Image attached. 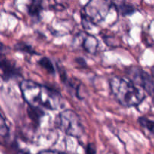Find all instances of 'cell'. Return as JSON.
Returning a JSON list of instances; mask_svg holds the SVG:
<instances>
[{"label":"cell","instance_id":"cell-18","mask_svg":"<svg viewBox=\"0 0 154 154\" xmlns=\"http://www.w3.org/2000/svg\"><path fill=\"white\" fill-rule=\"evenodd\" d=\"M152 78H153V79H154V67L152 68Z\"/></svg>","mask_w":154,"mask_h":154},{"label":"cell","instance_id":"cell-6","mask_svg":"<svg viewBox=\"0 0 154 154\" xmlns=\"http://www.w3.org/2000/svg\"><path fill=\"white\" fill-rule=\"evenodd\" d=\"M60 79L63 82L68 90L69 91L70 94H74L78 99L82 100L83 98V95L80 93L82 84L79 82V80L75 78H69L65 71H61L60 72Z\"/></svg>","mask_w":154,"mask_h":154},{"label":"cell","instance_id":"cell-4","mask_svg":"<svg viewBox=\"0 0 154 154\" xmlns=\"http://www.w3.org/2000/svg\"><path fill=\"white\" fill-rule=\"evenodd\" d=\"M58 128L66 135L80 137L84 134V127L79 115L72 109H64L57 116Z\"/></svg>","mask_w":154,"mask_h":154},{"label":"cell","instance_id":"cell-11","mask_svg":"<svg viewBox=\"0 0 154 154\" xmlns=\"http://www.w3.org/2000/svg\"><path fill=\"white\" fill-rule=\"evenodd\" d=\"M38 63L39 66H42L43 69H45L49 74H54V72H55L54 65H53L51 60L49 58H48V57H44L42 58H41L38 61Z\"/></svg>","mask_w":154,"mask_h":154},{"label":"cell","instance_id":"cell-17","mask_svg":"<svg viewBox=\"0 0 154 154\" xmlns=\"http://www.w3.org/2000/svg\"><path fill=\"white\" fill-rule=\"evenodd\" d=\"M38 154H66V153H64V152H57V151L46 150V151H42V152H39Z\"/></svg>","mask_w":154,"mask_h":154},{"label":"cell","instance_id":"cell-7","mask_svg":"<svg viewBox=\"0 0 154 154\" xmlns=\"http://www.w3.org/2000/svg\"><path fill=\"white\" fill-rule=\"evenodd\" d=\"M0 70L2 71V78L5 80L20 75V70L14 63L2 57H0Z\"/></svg>","mask_w":154,"mask_h":154},{"label":"cell","instance_id":"cell-9","mask_svg":"<svg viewBox=\"0 0 154 154\" xmlns=\"http://www.w3.org/2000/svg\"><path fill=\"white\" fill-rule=\"evenodd\" d=\"M42 9V0H31L27 5L28 14L32 17H39Z\"/></svg>","mask_w":154,"mask_h":154},{"label":"cell","instance_id":"cell-13","mask_svg":"<svg viewBox=\"0 0 154 154\" xmlns=\"http://www.w3.org/2000/svg\"><path fill=\"white\" fill-rule=\"evenodd\" d=\"M9 132V128L6 123L5 118L3 117L2 114L0 112V136L1 137H6Z\"/></svg>","mask_w":154,"mask_h":154},{"label":"cell","instance_id":"cell-19","mask_svg":"<svg viewBox=\"0 0 154 154\" xmlns=\"http://www.w3.org/2000/svg\"><path fill=\"white\" fill-rule=\"evenodd\" d=\"M152 103H153L154 105V94L152 96Z\"/></svg>","mask_w":154,"mask_h":154},{"label":"cell","instance_id":"cell-5","mask_svg":"<svg viewBox=\"0 0 154 154\" xmlns=\"http://www.w3.org/2000/svg\"><path fill=\"white\" fill-rule=\"evenodd\" d=\"M77 39L80 42L82 48L88 54H94L98 49L99 42L97 38L91 34L81 32L78 34Z\"/></svg>","mask_w":154,"mask_h":154},{"label":"cell","instance_id":"cell-1","mask_svg":"<svg viewBox=\"0 0 154 154\" xmlns=\"http://www.w3.org/2000/svg\"><path fill=\"white\" fill-rule=\"evenodd\" d=\"M19 86L22 97L29 106L52 111L62 109L64 106L60 93L46 85L25 79Z\"/></svg>","mask_w":154,"mask_h":154},{"label":"cell","instance_id":"cell-16","mask_svg":"<svg viewBox=\"0 0 154 154\" xmlns=\"http://www.w3.org/2000/svg\"><path fill=\"white\" fill-rule=\"evenodd\" d=\"M9 50L10 49L8 47L5 46V45H4L3 44L0 42V54H7L9 51Z\"/></svg>","mask_w":154,"mask_h":154},{"label":"cell","instance_id":"cell-12","mask_svg":"<svg viewBox=\"0 0 154 154\" xmlns=\"http://www.w3.org/2000/svg\"><path fill=\"white\" fill-rule=\"evenodd\" d=\"M138 122L141 127L149 131V132L154 136V121L149 120L146 117H140Z\"/></svg>","mask_w":154,"mask_h":154},{"label":"cell","instance_id":"cell-10","mask_svg":"<svg viewBox=\"0 0 154 154\" xmlns=\"http://www.w3.org/2000/svg\"><path fill=\"white\" fill-rule=\"evenodd\" d=\"M14 48H15L17 51H21V52L26 53V54H32V55H38V53H37L30 45H29L28 44L25 43V42H17L15 45H14Z\"/></svg>","mask_w":154,"mask_h":154},{"label":"cell","instance_id":"cell-8","mask_svg":"<svg viewBox=\"0 0 154 154\" xmlns=\"http://www.w3.org/2000/svg\"><path fill=\"white\" fill-rule=\"evenodd\" d=\"M110 2L112 6L122 16L131 15L135 12L134 7L128 3L126 0H110Z\"/></svg>","mask_w":154,"mask_h":154},{"label":"cell","instance_id":"cell-2","mask_svg":"<svg viewBox=\"0 0 154 154\" xmlns=\"http://www.w3.org/2000/svg\"><path fill=\"white\" fill-rule=\"evenodd\" d=\"M109 85L116 100L125 107L139 106L146 97L141 88L122 77H111Z\"/></svg>","mask_w":154,"mask_h":154},{"label":"cell","instance_id":"cell-15","mask_svg":"<svg viewBox=\"0 0 154 154\" xmlns=\"http://www.w3.org/2000/svg\"><path fill=\"white\" fill-rule=\"evenodd\" d=\"M68 0H54V2H55L56 5H57L58 7H60L61 9H64L65 6L64 4L67 2Z\"/></svg>","mask_w":154,"mask_h":154},{"label":"cell","instance_id":"cell-14","mask_svg":"<svg viewBox=\"0 0 154 154\" xmlns=\"http://www.w3.org/2000/svg\"><path fill=\"white\" fill-rule=\"evenodd\" d=\"M85 154H96V147L93 143H88L85 149Z\"/></svg>","mask_w":154,"mask_h":154},{"label":"cell","instance_id":"cell-3","mask_svg":"<svg viewBox=\"0 0 154 154\" xmlns=\"http://www.w3.org/2000/svg\"><path fill=\"white\" fill-rule=\"evenodd\" d=\"M108 0H89L82 10V23L84 27L88 25H97L107 17L112 7Z\"/></svg>","mask_w":154,"mask_h":154}]
</instances>
